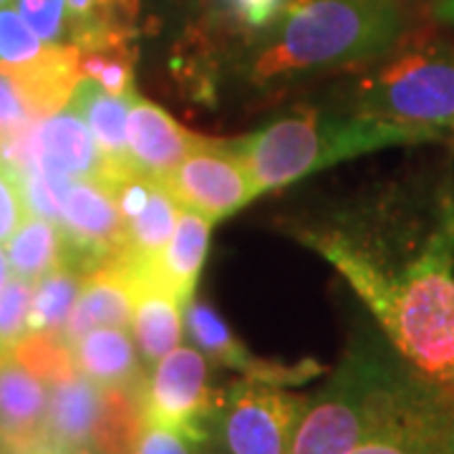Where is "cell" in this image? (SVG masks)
Wrapping results in <instances>:
<instances>
[{
    "mask_svg": "<svg viewBox=\"0 0 454 454\" xmlns=\"http://www.w3.org/2000/svg\"><path fill=\"white\" fill-rule=\"evenodd\" d=\"M288 230L339 270L414 372L454 389L452 164L427 215L379 197Z\"/></svg>",
    "mask_w": 454,
    "mask_h": 454,
    "instance_id": "6da1fadb",
    "label": "cell"
},
{
    "mask_svg": "<svg viewBox=\"0 0 454 454\" xmlns=\"http://www.w3.org/2000/svg\"><path fill=\"white\" fill-rule=\"evenodd\" d=\"M409 28L399 0H303L230 66L255 91H280L313 74L361 68L389 53Z\"/></svg>",
    "mask_w": 454,
    "mask_h": 454,
    "instance_id": "7a4b0ae2",
    "label": "cell"
},
{
    "mask_svg": "<svg viewBox=\"0 0 454 454\" xmlns=\"http://www.w3.org/2000/svg\"><path fill=\"white\" fill-rule=\"evenodd\" d=\"M439 139H444V134L372 114L301 106L268 121L262 129L230 142L243 157L255 192L262 195L379 149Z\"/></svg>",
    "mask_w": 454,
    "mask_h": 454,
    "instance_id": "3957f363",
    "label": "cell"
},
{
    "mask_svg": "<svg viewBox=\"0 0 454 454\" xmlns=\"http://www.w3.org/2000/svg\"><path fill=\"white\" fill-rule=\"evenodd\" d=\"M406 127L454 131V46L404 35L389 53L361 66L346 86V106Z\"/></svg>",
    "mask_w": 454,
    "mask_h": 454,
    "instance_id": "277c9868",
    "label": "cell"
},
{
    "mask_svg": "<svg viewBox=\"0 0 454 454\" xmlns=\"http://www.w3.org/2000/svg\"><path fill=\"white\" fill-rule=\"evenodd\" d=\"M404 369L369 346L351 348L324 389L310 396L295 427L291 454H348L396 391Z\"/></svg>",
    "mask_w": 454,
    "mask_h": 454,
    "instance_id": "5b68a950",
    "label": "cell"
},
{
    "mask_svg": "<svg viewBox=\"0 0 454 454\" xmlns=\"http://www.w3.org/2000/svg\"><path fill=\"white\" fill-rule=\"evenodd\" d=\"M309 399L276 381L243 376L220 394L217 450L223 454H291L293 434Z\"/></svg>",
    "mask_w": 454,
    "mask_h": 454,
    "instance_id": "8992f818",
    "label": "cell"
},
{
    "mask_svg": "<svg viewBox=\"0 0 454 454\" xmlns=\"http://www.w3.org/2000/svg\"><path fill=\"white\" fill-rule=\"evenodd\" d=\"M348 454H454V389L406 372Z\"/></svg>",
    "mask_w": 454,
    "mask_h": 454,
    "instance_id": "52a82bcc",
    "label": "cell"
},
{
    "mask_svg": "<svg viewBox=\"0 0 454 454\" xmlns=\"http://www.w3.org/2000/svg\"><path fill=\"white\" fill-rule=\"evenodd\" d=\"M223 391L212 387L210 361L195 346H177L146 379V424L175 429L195 442H215Z\"/></svg>",
    "mask_w": 454,
    "mask_h": 454,
    "instance_id": "ba28073f",
    "label": "cell"
},
{
    "mask_svg": "<svg viewBox=\"0 0 454 454\" xmlns=\"http://www.w3.org/2000/svg\"><path fill=\"white\" fill-rule=\"evenodd\" d=\"M59 227L64 235L61 265L82 278L129 253L119 202L112 190L97 179H74L61 205Z\"/></svg>",
    "mask_w": 454,
    "mask_h": 454,
    "instance_id": "9c48e42d",
    "label": "cell"
},
{
    "mask_svg": "<svg viewBox=\"0 0 454 454\" xmlns=\"http://www.w3.org/2000/svg\"><path fill=\"white\" fill-rule=\"evenodd\" d=\"M164 184L182 207L205 215L210 223L240 212L258 197L243 157L230 139L200 137Z\"/></svg>",
    "mask_w": 454,
    "mask_h": 454,
    "instance_id": "30bf717a",
    "label": "cell"
},
{
    "mask_svg": "<svg viewBox=\"0 0 454 454\" xmlns=\"http://www.w3.org/2000/svg\"><path fill=\"white\" fill-rule=\"evenodd\" d=\"M124 215L131 265H152L169 243L179 220V205L162 179L131 169L106 184Z\"/></svg>",
    "mask_w": 454,
    "mask_h": 454,
    "instance_id": "8fae6325",
    "label": "cell"
},
{
    "mask_svg": "<svg viewBox=\"0 0 454 454\" xmlns=\"http://www.w3.org/2000/svg\"><path fill=\"white\" fill-rule=\"evenodd\" d=\"M197 134L187 131L172 114L146 101L139 94L131 97L127 119V145L137 172L167 179L197 145Z\"/></svg>",
    "mask_w": 454,
    "mask_h": 454,
    "instance_id": "7c38bea8",
    "label": "cell"
},
{
    "mask_svg": "<svg viewBox=\"0 0 454 454\" xmlns=\"http://www.w3.org/2000/svg\"><path fill=\"white\" fill-rule=\"evenodd\" d=\"M49 387L11 354L0 356V439L8 454H23L46 439Z\"/></svg>",
    "mask_w": 454,
    "mask_h": 454,
    "instance_id": "4fadbf2b",
    "label": "cell"
},
{
    "mask_svg": "<svg viewBox=\"0 0 454 454\" xmlns=\"http://www.w3.org/2000/svg\"><path fill=\"white\" fill-rule=\"evenodd\" d=\"M0 71L16 83L18 94L35 121L66 109L76 83L82 82L79 49L71 43H46V49L28 64L0 66Z\"/></svg>",
    "mask_w": 454,
    "mask_h": 454,
    "instance_id": "5bb4252c",
    "label": "cell"
},
{
    "mask_svg": "<svg viewBox=\"0 0 454 454\" xmlns=\"http://www.w3.org/2000/svg\"><path fill=\"white\" fill-rule=\"evenodd\" d=\"M129 262V260H127ZM134 278V313H131V339L137 343L146 366H154L172 348H177L184 333V318L179 301L169 288L152 273L139 270L129 262Z\"/></svg>",
    "mask_w": 454,
    "mask_h": 454,
    "instance_id": "9a60e30c",
    "label": "cell"
},
{
    "mask_svg": "<svg viewBox=\"0 0 454 454\" xmlns=\"http://www.w3.org/2000/svg\"><path fill=\"white\" fill-rule=\"evenodd\" d=\"M131 313H134V278L124 255L121 260L109 262L83 278L76 306L64 325V336L74 346L83 333L94 328H106V325L127 328L131 325Z\"/></svg>",
    "mask_w": 454,
    "mask_h": 454,
    "instance_id": "2e32d148",
    "label": "cell"
},
{
    "mask_svg": "<svg viewBox=\"0 0 454 454\" xmlns=\"http://www.w3.org/2000/svg\"><path fill=\"white\" fill-rule=\"evenodd\" d=\"M38 167H49L76 179H106V160L94 134L74 106H66L35 124Z\"/></svg>",
    "mask_w": 454,
    "mask_h": 454,
    "instance_id": "e0dca14e",
    "label": "cell"
},
{
    "mask_svg": "<svg viewBox=\"0 0 454 454\" xmlns=\"http://www.w3.org/2000/svg\"><path fill=\"white\" fill-rule=\"evenodd\" d=\"M131 97L134 94L129 97L109 94L94 79L82 76V82L74 89V97L68 101V106H74L83 116V121L89 124V129L94 134L98 149L106 160L104 184H109L119 175H127L134 169L129 145H127V119H129Z\"/></svg>",
    "mask_w": 454,
    "mask_h": 454,
    "instance_id": "ac0fdd59",
    "label": "cell"
},
{
    "mask_svg": "<svg viewBox=\"0 0 454 454\" xmlns=\"http://www.w3.org/2000/svg\"><path fill=\"white\" fill-rule=\"evenodd\" d=\"M210 230L212 223L205 215L182 207L175 232L157 260L152 265H134V268L152 273L164 288H169L187 306L195 298L197 278L202 273V265L210 250Z\"/></svg>",
    "mask_w": 454,
    "mask_h": 454,
    "instance_id": "d6986e66",
    "label": "cell"
},
{
    "mask_svg": "<svg viewBox=\"0 0 454 454\" xmlns=\"http://www.w3.org/2000/svg\"><path fill=\"white\" fill-rule=\"evenodd\" d=\"M79 373L98 387H142L149 373L137 356V343L127 328H94L74 343Z\"/></svg>",
    "mask_w": 454,
    "mask_h": 454,
    "instance_id": "ffe728a7",
    "label": "cell"
},
{
    "mask_svg": "<svg viewBox=\"0 0 454 454\" xmlns=\"http://www.w3.org/2000/svg\"><path fill=\"white\" fill-rule=\"evenodd\" d=\"M101 396L104 389L83 373L49 387L46 439L71 452L89 447L94 424L101 411Z\"/></svg>",
    "mask_w": 454,
    "mask_h": 454,
    "instance_id": "44dd1931",
    "label": "cell"
},
{
    "mask_svg": "<svg viewBox=\"0 0 454 454\" xmlns=\"http://www.w3.org/2000/svg\"><path fill=\"white\" fill-rule=\"evenodd\" d=\"M295 0H200L195 20L220 46H247L276 26Z\"/></svg>",
    "mask_w": 454,
    "mask_h": 454,
    "instance_id": "7402d4cb",
    "label": "cell"
},
{
    "mask_svg": "<svg viewBox=\"0 0 454 454\" xmlns=\"http://www.w3.org/2000/svg\"><path fill=\"white\" fill-rule=\"evenodd\" d=\"M101 411L91 432V450L101 454H134L146 427L142 387H101Z\"/></svg>",
    "mask_w": 454,
    "mask_h": 454,
    "instance_id": "603a6c76",
    "label": "cell"
},
{
    "mask_svg": "<svg viewBox=\"0 0 454 454\" xmlns=\"http://www.w3.org/2000/svg\"><path fill=\"white\" fill-rule=\"evenodd\" d=\"M139 35L142 33L116 31L97 41L79 46L82 76H89L116 97H129L134 91V74L139 61Z\"/></svg>",
    "mask_w": 454,
    "mask_h": 454,
    "instance_id": "cb8c5ba5",
    "label": "cell"
},
{
    "mask_svg": "<svg viewBox=\"0 0 454 454\" xmlns=\"http://www.w3.org/2000/svg\"><path fill=\"white\" fill-rule=\"evenodd\" d=\"M5 247H8L11 273L38 283L41 278L49 276L53 268L61 265L64 235L56 223L38 215H28L13 232V238L5 243Z\"/></svg>",
    "mask_w": 454,
    "mask_h": 454,
    "instance_id": "d4e9b609",
    "label": "cell"
},
{
    "mask_svg": "<svg viewBox=\"0 0 454 454\" xmlns=\"http://www.w3.org/2000/svg\"><path fill=\"white\" fill-rule=\"evenodd\" d=\"M11 356L33 376H38L46 387L61 384L79 373L74 346L64 336V331H28L11 348Z\"/></svg>",
    "mask_w": 454,
    "mask_h": 454,
    "instance_id": "484cf974",
    "label": "cell"
},
{
    "mask_svg": "<svg viewBox=\"0 0 454 454\" xmlns=\"http://www.w3.org/2000/svg\"><path fill=\"white\" fill-rule=\"evenodd\" d=\"M83 278L59 265L49 276H43L33 286L31 313H28V331H64L76 298L82 293Z\"/></svg>",
    "mask_w": 454,
    "mask_h": 454,
    "instance_id": "4316f807",
    "label": "cell"
},
{
    "mask_svg": "<svg viewBox=\"0 0 454 454\" xmlns=\"http://www.w3.org/2000/svg\"><path fill=\"white\" fill-rule=\"evenodd\" d=\"M76 177H68L64 172H56L49 167H33L28 172L20 175L23 182V195L31 215L46 217L51 223L59 225L61 220V205L68 192V187L74 184Z\"/></svg>",
    "mask_w": 454,
    "mask_h": 454,
    "instance_id": "83f0119b",
    "label": "cell"
},
{
    "mask_svg": "<svg viewBox=\"0 0 454 454\" xmlns=\"http://www.w3.org/2000/svg\"><path fill=\"white\" fill-rule=\"evenodd\" d=\"M33 283L13 276L0 291V356L11 354V348L28 333Z\"/></svg>",
    "mask_w": 454,
    "mask_h": 454,
    "instance_id": "f1b7e54d",
    "label": "cell"
},
{
    "mask_svg": "<svg viewBox=\"0 0 454 454\" xmlns=\"http://www.w3.org/2000/svg\"><path fill=\"white\" fill-rule=\"evenodd\" d=\"M46 43L33 33L16 8H0V66H20L33 61Z\"/></svg>",
    "mask_w": 454,
    "mask_h": 454,
    "instance_id": "f546056e",
    "label": "cell"
},
{
    "mask_svg": "<svg viewBox=\"0 0 454 454\" xmlns=\"http://www.w3.org/2000/svg\"><path fill=\"white\" fill-rule=\"evenodd\" d=\"M16 11L43 43H68L66 0H16Z\"/></svg>",
    "mask_w": 454,
    "mask_h": 454,
    "instance_id": "4dcf8cb0",
    "label": "cell"
},
{
    "mask_svg": "<svg viewBox=\"0 0 454 454\" xmlns=\"http://www.w3.org/2000/svg\"><path fill=\"white\" fill-rule=\"evenodd\" d=\"M28 215L20 175L0 162V243H8Z\"/></svg>",
    "mask_w": 454,
    "mask_h": 454,
    "instance_id": "1f68e13d",
    "label": "cell"
},
{
    "mask_svg": "<svg viewBox=\"0 0 454 454\" xmlns=\"http://www.w3.org/2000/svg\"><path fill=\"white\" fill-rule=\"evenodd\" d=\"M134 454H223L212 442H195L175 429L160 424H146Z\"/></svg>",
    "mask_w": 454,
    "mask_h": 454,
    "instance_id": "d6a6232c",
    "label": "cell"
},
{
    "mask_svg": "<svg viewBox=\"0 0 454 454\" xmlns=\"http://www.w3.org/2000/svg\"><path fill=\"white\" fill-rule=\"evenodd\" d=\"M26 121H31V114L18 94L16 83L0 71V131L16 129Z\"/></svg>",
    "mask_w": 454,
    "mask_h": 454,
    "instance_id": "836d02e7",
    "label": "cell"
},
{
    "mask_svg": "<svg viewBox=\"0 0 454 454\" xmlns=\"http://www.w3.org/2000/svg\"><path fill=\"white\" fill-rule=\"evenodd\" d=\"M142 5L149 11V26L157 31L162 20H190L197 13L200 0H142Z\"/></svg>",
    "mask_w": 454,
    "mask_h": 454,
    "instance_id": "e575fe53",
    "label": "cell"
},
{
    "mask_svg": "<svg viewBox=\"0 0 454 454\" xmlns=\"http://www.w3.org/2000/svg\"><path fill=\"white\" fill-rule=\"evenodd\" d=\"M104 3H106L109 8H114L116 13L131 18V20H137V23H142V16H145L142 0H104Z\"/></svg>",
    "mask_w": 454,
    "mask_h": 454,
    "instance_id": "d590c367",
    "label": "cell"
},
{
    "mask_svg": "<svg viewBox=\"0 0 454 454\" xmlns=\"http://www.w3.org/2000/svg\"><path fill=\"white\" fill-rule=\"evenodd\" d=\"M23 454H76L71 452V450H66L61 444H56V442H51V439H43V442H38V444H33L31 450H26Z\"/></svg>",
    "mask_w": 454,
    "mask_h": 454,
    "instance_id": "8d00e7d4",
    "label": "cell"
},
{
    "mask_svg": "<svg viewBox=\"0 0 454 454\" xmlns=\"http://www.w3.org/2000/svg\"><path fill=\"white\" fill-rule=\"evenodd\" d=\"M434 16L442 23H450L454 26V0H439L437 8H434Z\"/></svg>",
    "mask_w": 454,
    "mask_h": 454,
    "instance_id": "74e56055",
    "label": "cell"
},
{
    "mask_svg": "<svg viewBox=\"0 0 454 454\" xmlns=\"http://www.w3.org/2000/svg\"><path fill=\"white\" fill-rule=\"evenodd\" d=\"M8 276H11V262H8V255H5V253H3V247H0V291L5 288Z\"/></svg>",
    "mask_w": 454,
    "mask_h": 454,
    "instance_id": "f35d334b",
    "label": "cell"
},
{
    "mask_svg": "<svg viewBox=\"0 0 454 454\" xmlns=\"http://www.w3.org/2000/svg\"><path fill=\"white\" fill-rule=\"evenodd\" d=\"M76 454H101V452H97V450H91V447H83V450H79V452Z\"/></svg>",
    "mask_w": 454,
    "mask_h": 454,
    "instance_id": "ab89813d",
    "label": "cell"
},
{
    "mask_svg": "<svg viewBox=\"0 0 454 454\" xmlns=\"http://www.w3.org/2000/svg\"><path fill=\"white\" fill-rule=\"evenodd\" d=\"M3 5H11V0H0V8H3Z\"/></svg>",
    "mask_w": 454,
    "mask_h": 454,
    "instance_id": "60d3db41",
    "label": "cell"
},
{
    "mask_svg": "<svg viewBox=\"0 0 454 454\" xmlns=\"http://www.w3.org/2000/svg\"><path fill=\"white\" fill-rule=\"evenodd\" d=\"M0 454H8V450H3V452H0Z\"/></svg>",
    "mask_w": 454,
    "mask_h": 454,
    "instance_id": "b9f144b4",
    "label": "cell"
},
{
    "mask_svg": "<svg viewBox=\"0 0 454 454\" xmlns=\"http://www.w3.org/2000/svg\"><path fill=\"white\" fill-rule=\"evenodd\" d=\"M295 3H303V0H295Z\"/></svg>",
    "mask_w": 454,
    "mask_h": 454,
    "instance_id": "7bdbcfd3",
    "label": "cell"
},
{
    "mask_svg": "<svg viewBox=\"0 0 454 454\" xmlns=\"http://www.w3.org/2000/svg\"><path fill=\"white\" fill-rule=\"evenodd\" d=\"M0 444H3V439H0Z\"/></svg>",
    "mask_w": 454,
    "mask_h": 454,
    "instance_id": "ee69618b",
    "label": "cell"
}]
</instances>
